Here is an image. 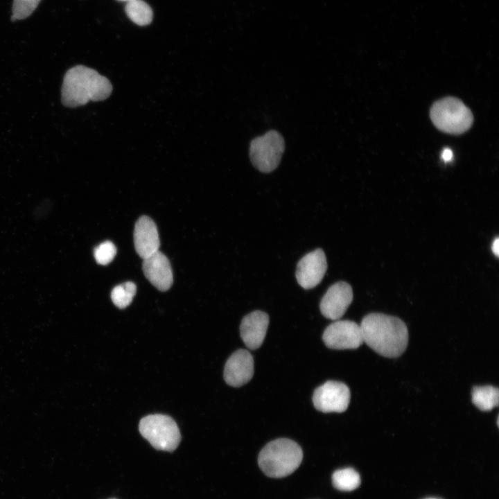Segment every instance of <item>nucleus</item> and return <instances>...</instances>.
I'll use <instances>...</instances> for the list:
<instances>
[{
    "label": "nucleus",
    "instance_id": "1",
    "mask_svg": "<svg viewBox=\"0 0 499 499\" xmlns=\"http://www.w3.org/2000/svg\"><path fill=\"white\" fill-rule=\"evenodd\" d=\"M363 342L386 358H397L406 349L408 331L399 317L380 313L367 315L360 323Z\"/></svg>",
    "mask_w": 499,
    "mask_h": 499
},
{
    "label": "nucleus",
    "instance_id": "2",
    "mask_svg": "<svg viewBox=\"0 0 499 499\" xmlns=\"http://www.w3.org/2000/svg\"><path fill=\"white\" fill-rule=\"evenodd\" d=\"M112 91V84L106 77L91 68L77 65L67 70L64 76L61 101L64 106L75 108L90 100H105Z\"/></svg>",
    "mask_w": 499,
    "mask_h": 499
},
{
    "label": "nucleus",
    "instance_id": "3",
    "mask_svg": "<svg viewBox=\"0 0 499 499\" xmlns=\"http://www.w3.org/2000/svg\"><path fill=\"white\" fill-rule=\"evenodd\" d=\"M303 458L301 447L294 441L281 438L266 444L261 450L258 463L268 477L281 478L292 473Z\"/></svg>",
    "mask_w": 499,
    "mask_h": 499
},
{
    "label": "nucleus",
    "instance_id": "4",
    "mask_svg": "<svg viewBox=\"0 0 499 499\" xmlns=\"http://www.w3.org/2000/svg\"><path fill=\"white\" fill-rule=\"evenodd\" d=\"M433 124L441 131L459 134L472 125L471 111L458 98L446 97L436 101L430 112Z\"/></svg>",
    "mask_w": 499,
    "mask_h": 499
},
{
    "label": "nucleus",
    "instance_id": "5",
    "mask_svg": "<svg viewBox=\"0 0 499 499\" xmlns=\"http://www.w3.org/2000/svg\"><path fill=\"white\" fill-rule=\"evenodd\" d=\"M139 429L141 435L157 450L173 451L181 440L177 425L167 415H148L141 419Z\"/></svg>",
    "mask_w": 499,
    "mask_h": 499
},
{
    "label": "nucleus",
    "instance_id": "6",
    "mask_svg": "<svg viewBox=\"0 0 499 499\" xmlns=\"http://www.w3.org/2000/svg\"><path fill=\"white\" fill-rule=\"evenodd\" d=\"M284 149L285 142L282 135L271 130L251 141L250 158L257 170L265 173H270L279 166Z\"/></svg>",
    "mask_w": 499,
    "mask_h": 499
},
{
    "label": "nucleus",
    "instance_id": "7",
    "mask_svg": "<svg viewBox=\"0 0 499 499\" xmlns=\"http://www.w3.org/2000/svg\"><path fill=\"white\" fill-rule=\"evenodd\" d=\"M313 402L315 408L322 412H342L349 406L350 391L343 383L329 380L315 389Z\"/></svg>",
    "mask_w": 499,
    "mask_h": 499
},
{
    "label": "nucleus",
    "instance_id": "8",
    "mask_svg": "<svg viewBox=\"0 0 499 499\" xmlns=\"http://www.w3.org/2000/svg\"><path fill=\"white\" fill-rule=\"evenodd\" d=\"M322 340L326 346L333 349H353L362 343L360 325L351 320H338L328 326Z\"/></svg>",
    "mask_w": 499,
    "mask_h": 499
},
{
    "label": "nucleus",
    "instance_id": "9",
    "mask_svg": "<svg viewBox=\"0 0 499 499\" xmlns=\"http://www.w3.org/2000/svg\"><path fill=\"white\" fill-rule=\"evenodd\" d=\"M326 270L325 254L322 249H317L299 260L297 265L296 279L302 288L310 289L321 282Z\"/></svg>",
    "mask_w": 499,
    "mask_h": 499
},
{
    "label": "nucleus",
    "instance_id": "10",
    "mask_svg": "<svg viewBox=\"0 0 499 499\" xmlns=\"http://www.w3.org/2000/svg\"><path fill=\"white\" fill-rule=\"evenodd\" d=\"M353 297L351 286L339 281L329 288L321 299L319 308L326 318L337 320L346 312Z\"/></svg>",
    "mask_w": 499,
    "mask_h": 499
},
{
    "label": "nucleus",
    "instance_id": "11",
    "mask_svg": "<svg viewBox=\"0 0 499 499\" xmlns=\"http://www.w3.org/2000/svg\"><path fill=\"white\" fill-rule=\"evenodd\" d=\"M253 374L254 359L247 350L235 351L225 363L224 379L229 385L242 386L252 379Z\"/></svg>",
    "mask_w": 499,
    "mask_h": 499
},
{
    "label": "nucleus",
    "instance_id": "12",
    "mask_svg": "<svg viewBox=\"0 0 499 499\" xmlns=\"http://www.w3.org/2000/svg\"><path fill=\"white\" fill-rule=\"evenodd\" d=\"M143 271L159 290H168L173 284V272L168 258L159 250L143 259Z\"/></svg>",
    "mask_w": 499,
    "mask_h": 499
},
{
    "label": "nucleus",
    "instance_id": "13",
    "mask_svg": "<svg viewBox=\"0 0 499 499\" xmlns=\"http://www.w3.org/2000/svg\"><path fill=\"white\" fill-rule=\"evenodd\" d=\"M268 324V315L261 310L253 311L243 318L240 334L247 348L254 350L261 346Z\"/></svg>",
    "mask_w": 499,
    "mask_h": 499
},
{
    "label": "nucleus",
    "instance_id": "14",
    "mask_svg": "<svg viewBox=\"0 0 499 499\" xmlns=\"http://www.w3.org/2000/svg\"><path fill=\"white\" fill-rule=\"evenodd\" d=\"M134 243L136 252L143 259L159 251V234L155 223L150 218L143 216L137 221Z\"/></svg>",
    "mask_w": 499,
    "mask_h": 499
},
{
    "label": "nucleus",
    "instance_id": "15",
    "mask_svg": "<svg viewBox=\"0 0 499 499\" xmlns=\"http://www.w3.org/2000/svg\"><path fill=\"white\" fill-rule=\"evenodd\" d=\"M499 391L491 385L477 386L472 392L473 403L482 411H490L498 405Z\"/></svg>",
    "mask_w": 499,
    "mask_h": 499
},
{
    "label": "nucleus",
    "instance_id": "16",
    "mask_svg": "<svg viewBox=\"0 0 499 499\" xmlns=\"http://www.w3.org/2000/svg\"><path fill=\"white\" fill-rule=\"evenodd\" d=\"M125 10L128 17L139 26H146L152 21V8L142 0H133L128 2Z\"/></svg>",
    "mask_w": 499,
    "mask_h": 499
},
{
    "label": "nucleus",
    "instance_id": "17",
    "mask_svg": "<svg viewBox=\"0 0 499 499\" xmlns=\"http://www.w3.org/2000/svg\"><path fill=\"white\" fill-rule=\"evenodd\" d=\"M332 482L335 488L342 491H351L360 484L358 473L352 468H345L335 471L332 475Z\"/></svg>",
    "mask_w": 499,
    "mask_h": 499
},
{
    "label": "nucleus",
    "instance_id": "18",
    "mask_svg": "<svg viewBox=\"0 0 499 499\" xmlns=\"http://www.w3.org/2000/svg\"><path fill=\"white\" fill-rule=\"evenodd\" d=\"M136 292V285L133 282L128 281L113 288L111 299L116 307L125 308L132 302Z\"/></svg>",
    "mask_w": 499,
    "mask_h": 499
},
{
    "label": "nucleus",
    "instance_id": "19",
    "mask_svg": "<svg viewBox=\"0 0 499 499\" xmlns=\"http://www.w3.org/2000/svg\"><path fill=\"white\" fill-rule=\"evenodd\" d=\"M116 254L115 245L110 240L100 243L94 250V257L98 264L105 265L109 264Z\"/></svg>",
    "mask_w": 499,
    "mask_h": 499
},
{
    "label": "nucleus",
    "instance_id": "20",
    "mask_svg": "<svg viewBox=\"0 0 499 499\" xmlns=\"http://www.w3.org/2000/svg\"><path fill=\"white\" fill-rule=\"evenodd\" d=\"M41 0H14L12 15L17 20L29 17L35 10Z\"/></svg>",
    "mask_w": 499,
    "mask_h": 499
},
{
    "label": "nucleus",
    "instance_id": "21",
    "mask_svg": "<svg viewBox=\"0 0 499 499\" xmlns=\"http://www.w3.org/2000/svg\"><path fill=\"white\" fill-rule=\"evenodd\" d=\"M441 155H442L441 157H442L443 159L445 161H448L451 159V158L453 157V152L450 149L446 148L443 150Z\"/></svg>",
    "mask_w": 499,
    "mask_h": 499
},
{
    "label": "nucleus",
    "instance_id": "22",
    "mask_svg": "<svg viewBox=\"0 0 499 499\" xmlns=\"http://www.w3.org/2000/svg\"><path fill=\"white\" fill-rule=\"evenodd\" d=\"M491 250H492V252H493V254H495V255L496 256H498V254H499V238H496L493 240L492 245H491Z\"/></svg>",
    "mask_w": 499,
    "mask_h": 499
},
{
    "label": "nucleus",
    "instance_id": "23",
    "mask_svg": "<svg viewBox=\"0 0 499 499\" xmlns=\"http://www.w3.org/2000/svg\"><path fill=\"white\" fill-rule=\"evenodd\" d=\"M119 1H126L128 3V2H130L133 0H119Z\"/></svg>",
    "mask_w": 499,
    "mask_h": 499
},
{
    "label": "nucleus",
    "instance_id": "24",
    "mask_svg": "<svg viewBox=\"0 0 499 499\" xmlns=\"http://www.w3.org/2000/svg\"><path fill=\"white\" fill-rule=\"evenodd\" d=\"M427 499H438V498H427Z\"/></svg>",
    "mask_w": 499,
    "mask_h": 499
},
{
    "label": "nucleus",
    "instance_id": "25",
    "mask_svg": "<svg viewBox=\"0 0 499 499\" xmlns=\"http://www.w3.org/2000/svg\"><path fill=\"white\" fill-rule=\"evenodd\" d=\"M109 499H116V498H109Z\"/></svg>",
    "mask_w": 499,
    "mask_h": 499
}]
</instances>
